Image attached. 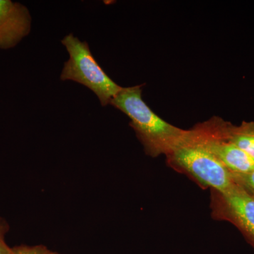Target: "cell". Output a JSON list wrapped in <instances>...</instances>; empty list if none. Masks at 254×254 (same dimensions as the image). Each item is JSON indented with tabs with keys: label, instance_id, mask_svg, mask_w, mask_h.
<instances>
[{
	"label": "cell",
	"instance_id": "cell-1",
	"mask_svg": "<svg viewBox=\"0 0 254 254\" xmlns=\"http://www.w3.org/2000/svg\"><path fill=\"white\" fill-rule=\"evenodd\" d=\"M110 105L129 118V125L148 156L169 154L188 133V130L168 123L150 109L142 98V86L123 87Z\"/></svg>",
	"mask_w": 254,
	"mask_h": 254
},
{
	"label": "cell",
	"instance_id": "cell-2",
	"mask_svg": "<svg viewBox=\"0 0 254 254\" xmlns=\"http://www.w3.org/2000/svg\"><path fill=\"white\" fill-rule=\"evenodd\" d=\"M169 165L190 175L202 186L225 192L235 185L232 174L202 143L192 129L166 155Z\"/></svg>",
	"mask_w": 254,
	"mask_h": 254
},
{
	"label": "cell",
	"instance_id": "cell-3",
	"mask_svg": "<svg viewBox=\"0 0 254 254\" xmlns=\"http://www.w3.org/2000/svg\"><path fill=\"white\" fill-rule=\"evenodd\" d=\"M61 42L69 55L62 71L61 81H73L83 85L97 95L102 106L110 105L123 87L105 72L86 41H81L69 33Z\"/></svg>",
	"mask_w": 254,
	"mask_h": 254
},
{
	"label": "cell",
	"instance_id": "cell-4",
	"mask_svg": "<svg viewBox=\"0 0 254 254\" xmlns=\"http://www.w3.org/2000/svg\"><path fill=\"white\" fill-rule=\"evenodd\" d=\"M226 121L213 117L191 128L198 139L232 174L254 171V159L232 143L225 133Z\"/></svg>",
	"mask_w": 254,
	"mask_h": 254
},
{
	"label": "cell",
	"instance_id": "cell-5",
	"mask_svg": "<svg viewBox=\"0 0 254 254\" xmlns=\"http://www.w3.org/2000/svg\"><path fill=\"white\" fill-rule=\"evenodd\" d=\"M210 207L214 219L235 225L254 248V197L235 183L222 193L211 190Z\"/></svg>",
	"mask_w": 254,
	"mask_h": 254
},
{
	"label": "cell",
	"instance_id": "cell-6",
	"mask_svg": "<svg viewBox=\"0 0 254 254\" xmlns=\"http://www.w3.org/2000/svg\"><path fill=\"white\" fill-rule=\"evenodd\" d=\"M32 18L24 5L0 0V49L14 48L29 35Z\"/></svg>",
	"mask_w": 254,
	"mask_h": 254
},
{
	"label": "cell",
	"instance_id": "cell-7",
	"mask_svg": "<svg viewBox=\"0 0 254 254\" xmlns=\"http://www.w3.org/2000/svg\"><path fill=\"white\" fill-rule=\"evenodd\" d=\"M225 133L232 143L254 159V122L243 121L236 126L226 121Z\"/></svg>",
	"mask_w": 254,
	"mask_h": 254
},
{
	"label": "cell",
	"instance_id": "cell-8",
	"mask_svg": "<svg viewBox=\"0 0 254 254\" xmlns=\"http://www.w3.org/2000/svg\"><path fill=\"white\" fill-rule=\"evenodd\" d=\"M231 174L234 182L254 198V171L247 174Z\"/></svg>",
	"mask_w": 254,
	"mask_h": 254
},
{
	"label": "cell",
	"instance_id": "cell-9",
	"mask_svg": "<svg viewBox=\"0 0 254 254\" xmlns=\"http://www.w3.org/2000/svg\"><path fill=\"white\" fill-rule=\"evenodd\" d=\"M50 250L42 245H21L13 248L14 254H50Z\"/></svg>",
	"mask_w": 254,
	"mask_h": 254
},
{
	"label": "cell",
	"instance_id": "cell-10",
	"mask_svg": "<svg viewBox=\"0 0 254 254\" xmlns=\"http://www.w3.org/2000/svg\"><path fill=\"white\" fill-rule=\"evenodd\" d=\"M9 225L4 219L0 218V254H14L11 248L5 241V235L9 231Z\"/></svg>",
	"mask_w": 254,
	"mask_h": 254
},
{
	"label": "cell",
	"instance_id": "cell-11",
	"mask_svg": "<svg viewBox=\"0 0 254 254\" xmlns=\"http://www.w3.org/2000/svg\"><path fill=\"white\" fill-rule=\"evenodd\" d=\"M50 254H58V253H57V252H52V251H50Z\"/></svg>",
	"mask_w": 254,
	"mask_h": 254
}]
</instances>
